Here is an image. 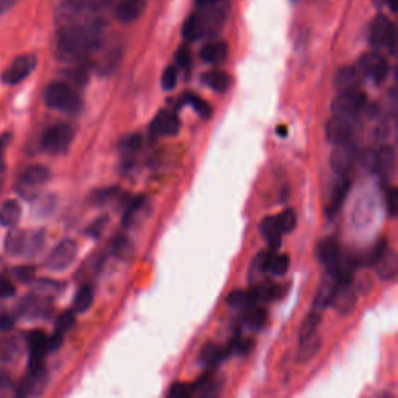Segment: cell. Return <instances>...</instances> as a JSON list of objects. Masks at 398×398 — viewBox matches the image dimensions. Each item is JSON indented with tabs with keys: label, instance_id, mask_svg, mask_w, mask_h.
Listing matches in <instances>:
<instances>
[{
	"label": "cell",
	"instance_id": "6da1fadb",
	"mask_svg": "<svg viewBox=\"0 0 398 398\" xmlns=\"http://www.w3.org/2000/svg\"><path fill=\"white\" fill-rule=\"evenodd\" d=\"M103 31H105V22L95 19L78 25L62 27L57 38L58 53L64 59L86 58L87 55L100 49Z\"/></svg>",
	"mask_w": 398,
	"mask_h": 398
},
{
	"label": "cell",
	"instance_id": "7a4b0ae2",
	"mask_svg": "<svg viewBox=\"0 0 398 398\" xmlns=\"http://www.w3.org/2000/svg\"><path fill=\"white\" fill-rule=\"evenodd\" d=\"M199 10L201 11L193 13L184 23V38L188 42L217 35L224 25L229 6L222 2Z\"/></svg>",
	"mask_w": 398,
	"mask_h": 398
},
{
	"label": "cell",
	"instance_id": "3957f363",
	"mask_svg": "<svg viewBox=\"0 0 398 398\" xmlns=\"http://www.w3.org/2000/svg\"><path fill=\"white\" fill-rule=\"evenodd\" d=\"M44 103L50 109L58 110L62 114H78L83 108L81 97L76 93V91L69 83L64 81H55L50 83L44 89L42 93Z\"/></svg>",
	"mask_w": 398,
	"mask_h": 398
},
{
	"label": "cell",
	"instance_id": "277c9868",
	"mask_svg": "<svg viewBox=\"0 0 398 398\" xmlns=\"http://www.w3.org/2000/svg\"><path fill=\"white\" fill-rule=\"evenodd\" d=\"M363 106H364V95L361 91L339 92L338 97L331 103V113L333 117L338 118V120L353 125L358 115H360Z\"/></svg>",
	"mask_w": 398,
	"mask_h": 398
},
{
	"label": "cell",
	"instance_id": "5b68a950",
	"mask_svg": "<svg viewBox=\"0 0 398 398\" xmlns=\"http://www.w3.org/2000/svg\"><path fill=\"white\" fill-rule=\"evenodd\" d=\"M50 179V170L44 165H31L18 179L16 190L25 199H35L38 192L41 190Z\"/></svg>",
	"mask_w": 398,
	"mask_h": 398
},
{
	"label": "cell",
	"instance_id": "8992f818",
	"mask_svg": "<svg viewBox=\"0 0 398 398\" xmlns=\"http://www.w3.org/2000/svg\"><path fill=\"white\" fill-rule=\"evenodd\" d=\"M75 131L67 123H57L45 130L41 139V147L50 154H64L74 140Z\"/></svg>",
	"mask_w": 398,
	"mask_h": 398
},
{
	"label": "cell",
	"instance_id": "52a82bcc",
	"mask_svg": "<svg viewBox=\"0 0 398 398\" xmlns=\"http://www.w3.org/2000/svg\"><path fill=\"white\" fill-rule=\"evenodd\" d=\"M369 42L373 49H386L394 55L397 49V30L394 23L387 18H385V16H378V18L372 22Z\"/></svg>",
	"mask_w": 398,
	"mask_h": 398
},
{
	"label": "cell",
	"instance_id": "ba28073f",
	"mask_svg": "<svg viewBox=\"0 0 398 398\" xmlns=\"http://www.w3.org/2000/svg\"><path fill=\"white\" fill-rule=\"evenodd\" d=\"M38 66V58L35 55L25 53L19 55L18 58H14L10 66H8L2 74V81L8 86H16L22 83L23 79L28 78L33 74Z\"/></svg>",
	"mask_w": 398,
	"mask_h": 398
},
{
	"label": "cell",
	"instance_id": "9c48e42d",
	"mask_svg": "<svg viewBox=\"0 0 398 398\" xmlns=\"http://www.w3.org/2000/svg\"><path fill=\"white\" fill-rule=\"evenodd\" d=\"M78 254V244L74 240H62L58 243L45 260V268L53 273H61L74 263Z\"/></svg>",
	"mask_w": 398,
	"mask_h": 398
},
{
	"label": "cell",
	"instance_id": "30bf717a",
	"mask_svg": "<svg viewBox=\"0 0 398 398\" xmlns=\"http://www.w3.org/2000/svg\"><path fill=\"white\" fill-rule=\"evenodd\" d=\"M47 385H49V372L47 368L38 370H28L27 377L21 381L14 392L16 398H38L42 395Z\"/></svg>",
	"mask_w": 398,
	"mask_h": 398
},
{
	"label": "cell",
	"instance_id": "8fae6325",
	"mask_svg": "<svg viewBox=\"0 0 398 398\" xmlns=\"http://www.w3.org/2000/svg\"><path fill=\"white\" fill-rule=\"evenodd\" d=\"M27 344L30 350L28 370H38L45 368V356L49 350V336L42 330H33L28 333Z\"/></svg>",
	"mask_w": 398,
	"mask_h": 398
},
{
	"label": "cell",
	"instance_id": "7c38bea8",
	"mask_svg": "<svg viewBox=\"0 0 398 398\" xmlns=\"http://www.w3.org/2000/svg\"><path fill=\"white\" fill-rule=\"evenodd\" d=\"M358 72H360V75L365 76L372 79V81H375L377 84L383 83L386 76H387V61L385 57H381L380 53H365L364 57H361L360 62H358Z\"/></svg>",
	"mask_w": 398,
	"mask_h": 398
},
{
	"label": "cell",
	"instance_id": "4fadbf2b",
	"mask_svg": "<svg viewBox=\"0 0 398 398\" xmlns=\"http://www.w3.org/2000/svg\"><path fill=\"white\" fill-rule=\"evenodd\" d=\"M356 148L352 142H347L344 145H338L334 148L330 157V164L333 171L338 174L339 178H347V174L350 170L353 169V165L356 162Z\"/></svg>",
	"mask_w": 398,
	"mask_h": 398
},
{
	"label": "cell",
	"instance_id": "5bb4252c",
	"mask_svg": "<svg viewBox=\"0 0 398 398\" xmlns=\"http://www.w3.org/2000/svg\"><path fill=\"white\" fill-rule=\"evenodd\" d=\"M181 128V122L178 115L171 113V110H162L156 115L149 126V134L153 137H170V135H176Z\"/></svg>",
	"mask_w": 398,
	"mask_h": 398
},
{
	"label": "cell",
	"instance_id": "9a60e30c",
	"mask_svg": "<svg viewBox=\"0 0 398 398\" xmlns=\"http://www.w3.org/2000/svg\"><path fill=\"white\" fill-rule=\"evenodd\" d=\"M356 304V291L352 283H338L333 292L330 307H333L339 314H348Z\"/></svg>",
	"mask_w": 398,
	"mask_h": 398
},
{
	"label": "cell",
	"instance_id": "2e32d148",
	"mask_svg": "<svg viewBox=\"0 0 398 398\" xmlns=\"http://www.w3.org/2000/svg\"><path fill=\"white\" fill-rule=\"evenodd\" d=\"M336 285H338L336 277H334L331 271H327V274L324 275L319 290H317V294H316L314 302H313L314 312L321 313L322 309L330 307V302H331L334 290H336Z\"/></svg>",
	"mask_w": 398,
	"mask_h": 398
},
{
	"label": "cell",
	"instance_id": "e0dca14e",
	"mask_svg": "<svg viewBox=\"0 0 398 398\" xmlns=\"http://www.w3.org/2000/svg\"><path fill=\"white\" fill-rule=\"evenodd\" d=\"M28 232L22 229H16L11 227L10 232L6 234L5 237V243H4V249L11 257H18V256H25L27 254V246H28Z\"/></svg>",
	"mask_w": 398,
	"mask_h": 398
},
{
	"label": "cell",
	"instance_id": "ac0fdd59",
	"mask_svg": "<svg viewBox=\"0 0 398 398\" xmlns=\"http://www.w3.org/2000/svg\"><path fill=\"white\" fill-rule=\"evenodd\" d=\"M317 258L321 263L327 268V271H333L336 268L338 261L341 258V249L338 241L334 238H325L317 244Z\"/></svg>",
	"mask_w": 398,
	"mask_h": 398
},
{
	"label": "cell",
	"instance_id": "d6986e66",
	"mask_svg": "<svg viewBox=\"0 0 398 398\" xmlns=\"http://www.w3.org/2000/svg\"><path fill=\"white\" fill-rule=\"evenodd\" d=\"M325 135H327V140L331 142L334 147L344 145V143L352 139V125L333 117L325 125Z\"/></svg>",
	"mask_w": 398,
	"mask_h": 398
},
{
	"label": "cell",
	"instance_id": "ffe728a7",
	"mask_svg": "<svg viewBox=\"0 0 398 398\" xmlns=\"http://www.w3.org/2000/svg\"><path fill=\"white\" fill-rule=\"evenodd\" d=\"M147 8V0H123V2L115 8L117 19L122 23H131L137 21Z\"/></svg>",
	"mask_w": 398,
	"mask_h": 398
},
{
	"label": "cell",
	"instance_id": "44dd1931",
	"mask_svg": "<svg viewBox=\"0 0 398 398\" xmlns=\"http://www.w3.org/2000/svg\"><path fill=\"white\" fill-rule=\"evenodd\" d=\"M348 190H350V181L347 178H339L336 181V184H334L327 205H325V215H327L329 218H331L333 215H336L339 212L342 203L346 201Z\"/></svg>",
	"mask_w": 398,
	"mask_h": 398
},
{
	"label": "cell",
	"instance_id": "7402d4cb",
	"mask_svg": "<svg viewBox=\"0 0 398 398\" xmlns=\"http://www.w3.org/2000/svg\"><path fill=\"white\" fill-rule=\"evenodd\" d=\"M375 268H377L378 275L381 278H385V280H392V278H395V275L398 273V260H397L395 252L392 249L386 248L375 263Z\"/></svg>",
	"mask_w": 398,
	"mask_h": 398
},
{
	"label": "cell",
	"instance_id": "603a6c76",
	"mask_svg": "<svg viewBox=\"0 0 398 398\" xmlns=\"http://www.w3.org/2000/svg\"><path fill=\"white\" fill-rule=\"evenodd\" d=\"M19 309V314L30 316V317H42L50 313V305L47 304V299L31 296L22 300Z\"/></svg>",
	"mask_w": 398,
	"mask_h": 398
},
{
	"label": "cell",
	"instance_id": "cb8c5ba5",
	"mask_svg": "<svg viewBox=\"0 0 398 398\" xmlns=\"http://www.w3.org/2000/svg\"><path fill=\"white\" fill-rule=\"evenodd\" d=\"M260 230L261 235L265 237V240L269 243V251L275 252L278 248H280V241H282V230L277 224V218L275 217H268L260 224Z\"/></svg>",
	"mask_w": 398,
	"mask_h": 398
},
{
	"label": "cell",
	"instance_id": "d4e9b609",
	"mask_svg": "<svg viewBox=\"0 0 398 398\" xmlns=\"http://www.w3.org/2000/svg\"><path fill=\"white\" fill-rule=\"evenodd\" d=\"M22 207L16 199H8L0 205V226L14 227L21 221Z\"/></svg>",
	"mask_w": 398,
	"mask_h": 398
},
{
	"label": "cell",
	"instance_id": "484cf974",
	"mask_svg": "<svg viewBox=\"0 0 398 398\" xmlns=\"http://www.w3.org/2000/svg\"><path fill=\"white\" fill-rule=\"evenodd\" d=\"M395 164H397V154L392 147H383L378 151V159H377V171L381 174L383 179H389L395 171Z\"/></svg>",
	"mask_w": 398,
	"mask_h": 398
},
{
	"label": "cell",
	"instance_id": "4316f807",
	"mask_svg": "<svg viewBox=\"0 0 398 398\" xmlns=\"http://www.w3.org/2000/svg\"><path fill=\"white\" fill-rule=\"evenodd\" d=\"M227 53L229 47L226 42H209L203 47L199 57L207 64H220L227 58Z\"/></svg>",
	"mask_w": 398,
	"mask_h": 398
},
{
	"label": "cell",
	"instance_id": "83f0119b",
	"mask_svg": "<svg viewBox=\"0 0 398 398\" xmlns=\"http://www.w3.org/2000/svg\"><path fill=\"white\" fill-rule=\"evenodd\" d=\"M360 72L355 67H344L338 72L336 86L341 92L347 91H360Z\"/></svg>",
	"mask_w": 398,
	"mask_h": 398
},
{
	"label": "cell",
	"instance_id": "f1b7e54d",
	"mask_svg": "<svg viewBox=\"0 0 398 398\" xmlns=\"http://www.w3.org/2000/svg\"><path fill=\"white\" fill-rule=\"evenodd\" d=\"M222 358H224V350H222L220 346L213 344V342H209V344H205L203 347L201 353H199L198 363L207 369H213L215 365L222 361Z\"/></svg>",
	"mask_w": 398,
	"mask_h": 398
},
{
	"label": "cell",
	"instance_id": "f546056e",
	"mask_svg": "<svg viewBox=\"0 0 398 398\" xmlns=\"http://www.w3.org/2000/svg\"><path fill=\"white\" fill-rule=\"evenodd\" d=\"M203 81L207 87H210L215 92H226L230 87V76L226 72L221 70H209L203 75Z\"/></svg>",
	"mask_w": 398,
	"mask_h": 398
},
{
	"label": "cell",
	"instance_id": "4dcf8cb0",
	"mask_svg": "<svg viewBox=\"0 0 398 398\" xmlns=\"http://www.w3.org/2000/svg\"><path fill=\"white\" fill-rule=\"evenodd\" d=\"M322 346L321 338L314 334L309 339H305L299 342V350H297V363H308L312 361L313 358L319 353Z\"/></svg>",
	"mask_w": 398,
	"mask_h": 398
},
{
	"label": "cell",
	"instance_id": "1f68e13d",
	"mask_svg": "<svg viewBox=\"0 0 398 398\" xmlns=\"http://www.w3.org/2000/svg\"><path fill=\"white\" fill-rule=\"evenodd\" d=\"M321 321H322V314L319 312H314V309L313 312H309L300 325L299 342L309 339L312 336H314V334H317V329H319Z\"/></svg>",
	"mask_w": 398,
	"mask_h": 398
},
{
	"label": "cell",
	"instance_id": "d6a6232c",
	"mask_svg": "<svg viewBox=\"0 0 398 398\" xmlns=\"http://www.w3.org/2000/svg\"><path fill=\"white\" fill-rule=\"evenodd\" d=\"M93 304V291L89 285L79 286L74 297V313H86Z\"/></svg>",
	"mask_w": 398,
	"mask_h": 398
},
{
	"label": "cell",
	"instance_id": "836d02e7",
	"mask_svg": "<svg viewBox=\"0 0 398 398\" xmlns=\"http://www.w3.org/2000/svg\"><path fill=\"white\" fill-rule=\"evenodd\" d=\"M268 321V313L265 308L254 305L244 312V324L252 330H260Z\"/></svg>",
	"mask_w": 398,
	"mask_h": 398
},
{
	"label": "cell",
	"instance_id": "e575fe53",
	"mask_svg": "<svg viewBox=\"0 0 398 398\" xmlns=\"http://www.w3.org/2000/svg\"><path fill=\"white\" fill-rule=\"evenodd\" d=\"M140 148H142V137L139 134L126 135V137L120 140V145H118V149H120V154L125 161H128V159L137 154Z\"/></svg>",
	"mask_w": 398,
	"mask_h": 398
},
{
	"label": "cell",
	"instance_id": "d590c367",
	"mask_svg": "<svg viewBox=\"0 0 398 398\" xmlns=\"http://www.w3.org/2000/svg\"><path fill=\"white\" fill-rule=\"evenodd\" d=\"M120 195V188L118 187H105L98 188L91 195V204L93 205H105L109 201H114L115 198Z\"/></svg>",
	"mask_w": 398,
	"mask_h": 398
},
{
	"label": "cell",
	"instance_id": "8d00e7d4",
	"mask_svg": "<svg viewBox=\"0 0 398 398\" xmlns=\"http://www.w3.org/2000/svg\"><path fill=\"white\" fill-rule=\"evenodd\" d=\"M275 218H277L278 227H280V230H282V234H290L297 226V215L294 209H286Z\"/></svg>",
	"mask_w": 398,
	"mask_h": 398
},
{
	"label": "cell",
	"instance_id": "74e56055",
	"mask_svg": "<svg viewBox=\"0 0 398 398\" xmlns=\"http://www.w3.org/2000/svg\"><path fill=\"white\" fill-rule=\"evenodd\" d=\"M74 5H76L78 8H81V10L87 14H95L101 10H105V8L110 4V0H69Z\"/></svg>",
	"mask_w": 398,
	"mask_h": 398
},
{
	"label": "cell",
	"instance_id": "f35d334b",
	"mask_svg": "<svg viewBox=\"0 0 398 398\" xmlns=\"http://www.w3.org/2000/svg\"><path fill=\"white\" fill-rule=\"evenodd\" d=\"M290 268V257L285 256H277V254L273 252V256L269 258V263H268V271L269 273H273L275 275H283L286 271Z\"/></svg>",
	"mask_w": 398,
	"mask_h": 398
},
{
	"label": "cell",
	"instance_id": "ab89813d",
	"mask_svg": "<svg viewBox=\"0 0 398 398\" xmlns=\"http://www.w3.org/2000/svg\"><path fill=\"white\" fill-rule=\"evenodd\" d=\"M55 205H57V203H55V198L52 195L36 196L33 210L38 217H47V215H50L53 212Z\"/></svg>",
	"mask_w": 398,
	"mask_h": 398
},
{
	"label": "cell",
	"instance_id": "60d3db41",
	"mask_svg": "<svg viewBox=\"0 0 398 398\" xmlns=\"http://www.w3.org/2000/svg\"><path fill=\"white\" fill-rule=\"evenodd\" d=\"M186 100L188 101V105L195 109V113L199 117H203V118H205V120H207V118L212 115V108H210V105L205 100L199 98V97H195V95H192V93H188L187 97H186Z\"/></svg>",
	"mask_w": 398,
	"mask_h": 398
},
{
	"label": "cell",
	"instance_id": "b9f144b4",
	"mask_svg": "<svg viewBox=\"0 0 398 398\" xmlns=\"http://www.w3.org/2000/svg\"><path fill=\"white\" fill-rule=\"evenodd\" d=\"M19 355V346L18 342L13 339H2L0 341V358L5 363L13 361L14 358H18Z\"/></svg>",
	"mask_w": 398,
	"mask_h": 398
},
{
	"label": "cell",
	"instance_id": "7bdbcfd3",
	"mask_svg": "<svg viewBox=\"0 0 398 398\" xmlns=\"http://www.w3.org/2000/svg\"><path fill=\"white\" fill-rule=\"evenodd\" d=\"M145 203H147V198L145 196L134 198L132 201L128 205H126V210L123 213V224L128 226L130 222L134 220L135 215H137L142 210V207L145 205Z\"/></svg>",
	"mask_w": 398,
	"mask_h": 398
},
{
	"label": "cell",
	"instance_id": "ee69618b",
	"mask_svg": "<svg viewBox=\"0 0 398 398\" xmlns=\"http://www.w3.org/2000/svg\"><path fill=\"white\" fill-rule=\"evenodd\" d=\"M221 380H217V381H213V380H207L205 383L199 387L201 391H199V397L198 398H220L221 395Z\"/></svg>",
	"mask_w": 398,
	"mask_h": 398
},
{
	"label": "cell",
	"instance_id": "f6af8a7d",
	"mask_svg": "<svg viewBox=\"0 0 398 398\" xmlns=\"http://www.w3.org/2000/svg\"><path fill=\"white\" fill-rule=\"evenodd\" d=\"M75 324V313L69 309V312H64L57 321V327H55V333L61 334V336H64V334L74 327Z\"/></svg>",
	"mask_w": 398,
	"mask_h": 398
},
{
	"label": "cell",
	"instance_id": "bcb514c9",
	"mask_svg": "<svg viewBox=\"0 0 398 398\" xmlns=\"http://www.w3.org/2000/svg\"><path fill=\"white\" fill-rule=\"evenodd\" d=\"M377 159H378V151L372 149V148L364 149L363 153L360 154L361 166H363L365 171H369V173L377 171Z\"/></svg>",
	"mask_w": 398,
	"mask_h": 398
},
{
	"label": "cell",
	"instance_id": "7dc6e473",
	"mask_svg": "<svg viewBox=\"0 0 398 398\" xmlns=\"http://www.w3.org/2000/svg\"><path fill=\"white\" fill-rule=\"evenodd\" d=\"M113 252H114V256H117L118 258H126L131 254L132 248H131V243L130 240L126 237H117L115 240L113 241Z\"/></svg>",
	"mask_w": 398,
	"mask_h": 398
},
{
	"label": "cell",
	"instance_id": "c3c4849f",
	"mask_svg": "<svg viewBox=\"0 0 398 398\" xmlns=\"http://www.w3.org/2000/svg\"><path fill=\"white\" fill-rule=\"evenodd\" d=\"M162 87L165 91H173L176 87L178 83V67L176 66H169L165 69V72L162 74L161 78Z\"/></svg>",
	"mask_w": 398,
	"mask_h": 398
},
{
	"label": "cell",
	"instance_id": "681fc988",
	"mask_svg": "<svg viewBox=\"0 0 398 398\" xmlns=\"http://www.w3.org/2000/svg\"><path fill=\"white\" fill-rule=\"evenodd\" d=\"M106 226H108V217H100L86 227V235H89L92 238H100L101 234L105 232Z\"/></svg>",
	"mask_w": 398,
	"mask_h": 398
},
{
	"label": "cell",
	"instance_id": "f907efd6",
	"mask_svg": "<svg viewBox=\"0 0 398 398\" xmlns=\"http://www.w3.org/2000/svg\"><path fill=\"white\" fill-rule=\"evenodd\" d=\"M14 387L10 375L5 372H0V398H13Z\"/></svg>",
	"mask_w": 398,
	"mask_h": 398
},
{
	"label": "cell",
	"instance_id": "816d5d0a",
	"mask_svg": "<svg viewBox=\"0 0 398 398\" xmlns=\"http://www.w3.org/2000/svg\"><path fill=\"white\" fill-rule=\"evenodd\" d=\"M13 273H14V277L18 278L19 282L27 283V282L33 280L35 268L33 266H19V268H14Z\"/></svg>",
	"mask_w": 398,
	"mask_h": 398
},
{
	"label": "cell",
	"instance_id": "f5cc1de1",
	"mask_svg": "<svg viewBox=\"0 0 398 398\" xmlns=\"http://www.w3.org/2000/svg\"><path fill=\"white\" fill-rule=\"evenodd\" d=\"M16 294L14 285L10 282L8 277H0V299H8L13 297Z\"/></svg>",
	"mask_w": 398,
	"mask_h": 398
},
{
	"label": "cell",
	"instance_id": "db71d44e",
	"mask_svg": "<svg viewBox=\"0 0 398 398\" xmlns=\"http://www.w3.org/2000/svg\"><path fill=\"white\" fill-rule=\"evenodd\" d=\"M397 205H398L397 188H389L386 193V207H387V212L391 217H394V215L397 213Z\"/></svg>",
	"mask_w": 398,
	"mask_h": 398
},
{
	"label": "cell",
	"instance_id": "11a10c76",
	"mask_svg": "<svg viewBox=\"0 0 398 398\" xmlns=\"http://www.w3.org/2000/svg\"><path fill=\"white\" fill-rule=\"evenodd\" d=\"M254 347V341L252 339H237L230 350H234V352L240 353V355H246L249 353Z\"/></svg>",
	"mask_w": 398,
	"mask_h": 398
},
{
	"label": "cell",
	"instance_id": "9f6ffc18",
	"mask_svg": "<svg viewBox=\"0 0 398 398\" xmlns=\"http://www.w3.org/2000/svg\"><path fill=\"white\" fill-rule=\"evenodd\" d=\"M10 142H11L10 132H4L0 135V173H2L5 169V151L8 145H10Z\"/></svg>",
	"mask_w": 398,
	"mask_h": 398
},
{
	"label": "cell",
	"instance_id": "6f0895ef",
	"mask_svg": "<svg viewBox=\"0 0 398 398\" xmlns=\"http://www.w3.org/2000/svg\"><path fill=\"white\" fill-rule=\"evenodd\" d=\"M190 62H192V57H190V50L187 47H181L176 53V67H184L188 69Z\"/></svg>",
	"mask_w": 398,
	"mask_h": 398
},
{
	"label": "cell",
	"instance_id": "680465c9",
	"mask_svg": "<svg viewBox=\"0 0 398 398\" xmlns=\"http://www.w3.org/2000/svg\"><path fill=\"white\" fill-rule=\"evenodd\" d=\"M14 316L10 314V313H6V312H2L0 313V331H10L13 327H14Z\"/></svg>",
	"mask_w": 398,
	"mask_h": 398
},
{
	"label": "cell",
	"instance_id": "91938a15",
	"mask_svg": "<svg viewBox=\"0 0 398 398\" xmlns=\"http://www.w3.org/2000/svg\"><path fill=\"white\" fill-rule=\"evenodd\" d=\"M19 0H0V16H4L10 10H13V6L18 4Z\"/></svg>",
	"mask_w": 398,
	"mask_h": 398
},
{
	"label": "cell",
	"instance_id": "94428289",
	"mask_svg": "<svg viewBox=\"0 0 398 398\" xmlns=\"http://www.w3.org/2000/svg\"><path fill=\"white\" fill-rule=\"evenodd\" d=\"M226 2V0H196V6L198 8H207V6H213Z\"/></svg>",
	"mask_w": 398,
	"mask_h": 398
},
{
	"label": "cell",
	"instance_id": "6125c7cd",
	"mask_svg": "<svg viewBox=\"0 0 398 398\" xmlns=\"http://www.w3.org/2000/svg\"><path fill=\"white\" fill-rule=\"evenodd\" d=\"M0 277H6V265L2 257H0Z\"/></svg>",
	"mask_w": 398,
	"mask_h": 398
},
{
	"label": "cell",
	"instance_id": "be15d7a7",
	"mask_svg": "<svg viewBox=\"0 0 398 398\" xmlns=\"http://www.w3.org/2000/svg\"><path fill=\"white\" fill-rule=\"evenodd\" d=\"M383 4H386L392 11H397V0H383Z\"/></svg>",
	"mask_w": 398,
	"mask_h": 398
},
{
	"label": "cell",
	"instance_id": "e7e4bbea",
	"mask_svg": "<svg viewBox=\"0 0 398 398\" xmlns=\"http://www.w3.org/2000/svg\"><path fill=\"white\" fill-rule=\"evenodd\" d=\"M373 398H394V395L391 392H380L377 394Z\"/></svg>",
	"mask_w": 398,
	"mask_h": 398
},
{
	"label": "cell",
	"instance_id": "03108f58",
	"mask_svg": "<svg viewBox=\"0 0 398 398\" xmlns=\"http://www.w3.org/2000/svg\"><path fill=\"white\" fill-rule=\"evenodd\" d=\"M2 187H4V181H2V178H0V192H2Z\"/></svg>",
	"mask_w": 398,
	"mask_h": 398
},
{
	"label": "cell",
	"instance_id": "003e7915",
	"mask_svg": "<svg viewBox=\"0 0 398 398\" xmlns=\"http://www.w3.org/2000/svg\"><path fill=\"white\" fill-rule=\"evenodd\" d=\"M2 312H4V309H2V308H0V313H2Z\"/></svg>",
	"mask_w": 398,
	"mask_h": 398
}]
</instances>
